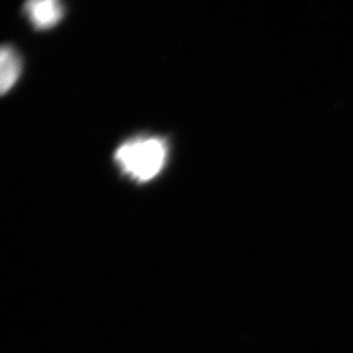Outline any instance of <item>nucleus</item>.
Instances as JSON below:
<instances>
[{"label": "nucleus", "instance_id": "1", "mask_svg": "<svg viewBox=\"0 0 353 353\" xmlns=\"http://www.w3.org/2000/svg\"><path fill=\"white\" fill-rule=\"evenodd\" d=\"M167 158V144L160 137H137L118 148L114 160L123 173L132 180L149 182L163 170Z\"/></svg>", "mask_w": 353, "mask_h": 353}, {"label": "nucleus", "instance_id": "2", "mask_svg": "<svg viewBox=\"0 0 353 353\" xmlns=\"http://www.w3.org/2000/svg\"><path fill=\"white\" fill-rule=\"evenodd\" d=\"M24 10L31 23L37 29H50L57 26L64 15L62 3L55 0H34L26 3Z\"/></svg>", "mask_w": 353, "mask_h": 353}, {"label": "nucleus", "instance_id": "3", "mask_svg": "<svg viewBox=\"0 0 353 353\" xmlns=\"http://www.w3.org/2000/svg\"><path fill=\"white\" fill-rule=\"evenodd\" d=\"M0 90L6 94L15 85L21 74V60L17 50L3 45L0 52Z\"/></svg>", "mask_w": 353, "mask_h": 353}]
</instances>
